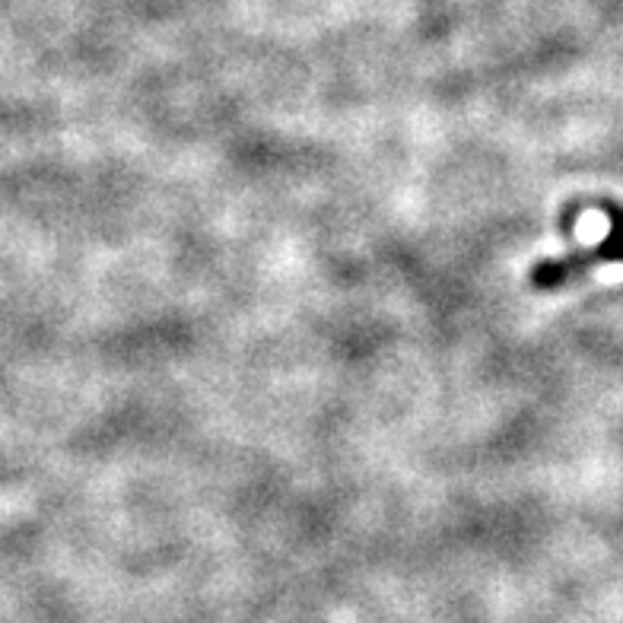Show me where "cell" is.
Listing matches in <instances>:
<instances>
[{"instance_id": "1", "label": "cell", "mask_w": 623, "mask_h": 623, "mask_svg": "<svg viewBox=\"0 0 623 623\" xmlns=\"http://www.w3.org/2000/svg\"><path fill=\"white\" fill-rule=\"evenodd\" d=\"M623 258V214L611 210V236L589 251H578V255H566V258H551L544 265L534 267V284L544 289L560 287L563 280L582 274L585 267L601 265V261H621Z\"/></svg>"}]
</instances>
